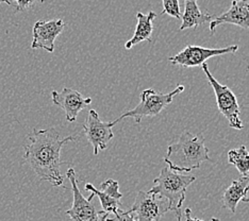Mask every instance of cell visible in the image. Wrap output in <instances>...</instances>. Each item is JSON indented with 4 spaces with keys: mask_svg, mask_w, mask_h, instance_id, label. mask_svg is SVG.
Listing matches in <instances>:
<instances>
[{
    "mask_svg": "<svg viewBox=\"0 0 249 221\" xmlns=\"http://www.w3.org/2000/svg\"><path fill=\"white\" fill-rule=\"evenodd\" d=\"M70 141H76V136L61 138L54 128L36 130L28 134L25 145L24 160L37 177L47 181L53 187L63 186L64 178L61 173V150Z\"/></svg>",
    "mask_w": 249,
    "mask_h": 221,
    "instance_id": "6da1fadb",
    "label": "cell"
},
{
    "mask_svg": "<svg viewBox=\"0 0 249 221\" xmlns=\"http://www.w3.org/2000/svg\"><path fill=\"white\" fill-rule=\"evenodd\" d=\"M212 162L206 146V138L201 133H181L178 141L168 146L164 162L167 167L177 172H189L198 169L203 162Z\"/></svg>",
    "mask_w": 249,
    "mask_h": 221,
    "instance_id": "7a4b0ae2",
    "label": "cell"
},
{
    "mask_svg": "<svg viewBox=\"0 0 249 221\" xmlns=\"http://www.w3.org/2000/svg\"><path fill=\"white\" fill-rule=\"evenodd\" d=\"M194 175H183L177 171L171 170L168 167L163 168L159 177L154 180V187L147 192L159 195L168 202L169 211L178 213L181 211L185 200L186 189L195 182Z\"/></svg>",
    "mask_w": 249,
    "mask_h": 221,
    "instance_id": "3957f363",
    "label": "cell"
},
{
    "mask_svg": "<svg viewBox=\"0 0 249 221\" xmlns=\"http://www.w3.org/2000/svg\"><path fill=\"white\" fill-rule=\"evenodd\" d=\"M183 90L184 86L181 84H178V86L169 93H160L155 89H145L141 94L140 103L133 110L128 111L118 117L114 120V123H118L124 118H133L135 122L140 123L143 117H156L163 110H165L166 106L172 103L173 99Z\"/></svg>",
    "mask_w": 249,
    "mask_h": 221,
    "instance_id": "277c9868",
    "label": "cell"
},
{
    "mask_svg": "<svg viewBox=\"0 0 249 221\" xmlns=\"http://www.w3.org/2000/svg\"><path fill=\"white\" fill-rule=\"evenodd\" d=\"M201 67L203 72L206 73L209 83H210L214 90L215 97H216V104L220 114L227 119L231 128L235 130H242L244 128V124H243L240 117L241 110L234 93L232 92L227 85L220 84L212 76V73L209 70L208 63H203Z\"/></svg>",
    "mask_w": 249,
    "mask_h": 221,
    "instance_id": "5b68a950",
    "label": "cell"
},
{
    "mask_svg": "<svg viewBox=\"0 0 249 221\" xmlns=\"http://www.w3.org/2000/svg\"><path fill=\"white\" fill-rule=\"evenodd\" d=\"M66 178L70 180L73 195L72 205L69 211H66V215L71 218V221H105L107 217L110 216L103 211L98 212L92 200L84 198L79 189L75 170L72 168L67 170Z\"/></svg>",
    "mask_w": 249,
    "mask_h": 221,
    "instance_id": "8992f818",
    "label": "cell"
},
{
    "mask_svg": "<svg viewBox=\"0 0 249 221\" xmlns=\"http://www.w3.org/2000/svg\"><path fill=\"white\" fill-rule=\"evenodd\" d=\"M129 212L134 214L137 221H159L169 207L167 200L159 195L140 190Z\"/></svg>",
    "mask_w": 249,
    "mask_h": 221,
    "instance_id": "52a82bcc",
    "label": "cell"
},
{
    "mask_svg": "<svg viewBox=\"0 0 249 221\" xmlns=\"http://www.w3.org/2000/svg\"><path fill=\"white\" fill-rule=\"evenodd\" d=\"M237 50H239L237 45H232V46L220 49L205 48L201 46L189 45V46H186L184 49L181 50L176 55L171 56L168 61L174 65H179L184 68L196 67L202 65L203 63H207V60L212 58V56L235 53Z\"/></svg>",
    "mask_w": 249,
    "mask_h": 221,
    "instance_id": "ba28073f",
    "label": "cell"
},
{
    "mask_svg": "<svg viewBox=\"0 0 249 221\" xmlns=\"http://www.w3.org/2000/svg\"><path fill=\"white\" fill-rule=\"evenodd\" d=\"M114 121L104 122L95 110H89V115L83 123V131L89 143L93 146L94 154L97 155L99 150H105L109 141L114 137L112 128Z\"/></svg>",
    "mask_w": 249,
    "mask_h": 221,
    "instance_id": "9c48e42d",
    "label": "cell"
},
{
    "mask_svg": "<svg viewBox=\"0 0 249 221\" xmlns=\"http://www.w3.org/2000/svg\"><path fill=\"white\" fill-rule=\"evenodd\" d=\"M65 22L62 19L38 20L32 29L31 49H43L47 52L54 51V41L63 31Z\"/></svg>",
    "mask_w": 249,
    "mask_h": 221,
    "instance_id": "30bf717a",
    "label": "cell"
},
{
    "mask_svg": "<svg viewBox=\"0 0 249 221\" xmlns=\"http://www.w3.org/2000/svg\"><path fill=\"white\" fill-rule=\"evenodd\" d=\"M52 99L54 105H58L65 112L66 120L70 122L76 121L79 113L92 103V98H84L78 90L69 87H64L60 93L53 90Z\"/></svg>",
    "mask_w": 249,
    "mask_h": 221,
    "instance_id": "8fae6325",
    "label": "cell"
},
{
    "mask_svg": "<svg viewBox=\"0 0 249 221\" xmlns=\"http://www.w3.org/2000/svg\"><path fill=\"white\" fill-rule=\"evenodd\" d=\"M230 24L243 29H249V2L248 0H232L231 7L227 12L215 16L210 22L211 33L215 32L217 26Z\"/></svg>",
    "mask_w": 249,
    "mask_h": 221,
    "instance_id": "7c38bea8",
    "label": "cell"
},
{
    "mask_svg": "<svg viewBox=\"0 0 249 221\" xmlns=\"http://www.w3.org/2000/svg\"><path fill=\"white\" fill-rule=\"evenodd\" d=\"M249 191V173L242 175L231 183V185L225 190L223 196L224 207L234 214L236 212V206L241 200L247 197Z\"/></svg>",
    "mask_w": 249,
    "mask_h": 221,
    "instance_id": "4fadbf2b",
    "label": "cell"
},
{
    "mask_svg": "<svg viewBox=\"0 0 249 221\" xmlns=\"http://www.w3.org/2000/svg\"><path fill=\"white\" fill-rule=\"evenodd\" d=\"M157 17L155 12H150L148 14H143L142 12H138L137 19L138 24L133 36L129 39V41L124 45L126 49H131L135 45L142 43L144 41L152 43V31H154V25H152V20Z\"/></svg>",
    "mask_w": 249,
    "mask_h": 221,
    "instance_id": "5bb4252c",
    "label": "cell"
},
{
    "mask_svg": "<svg viewBox=\"0 0 249 221\" xmlns=\"http://www.w3.org/2000/svg\"><path fill=\"white\" fill-rule=\"evenodd\" d=\"M214 17V15L201 12L197 4V0H184V12L181 16L182 24L180 26V30L197 28L205 22L212 21Z\"/></svg>",
    "mask_w": 249,
    "mask_h": 221,
    "instance_id": "9a60e30c",
    "label": "cell"
},
{
    "mask_svg": "<svg viewBox=\"0 0 249 221\" xmlns=\"http://www.w3.org/2000/svg\"><path fill=\"white\" fill-rule=\"evenodd\" d=\"M228 163L233 165L240 174L249 173V151L245 146L232 149L228 152Z\"/></svg>",
    "mask_w": 249,
    "mask_h": 221,
    "instance_id": "2e32d148",
    "label": "cell"
},
{
    "mask_svg": "<svg viewBox=\"0 0 249 221\" xmlns=\"http://www.w3.org/2000/svg\"><path fill=\"white\" fill-rule=\"evenodd\" d=\"M86 190L90 191L92 194H94L95 196H97L99 198L104 213H106L107 215H110V214L114 215L118 211V209H120V206L122 204L121 200H116V199H114V198L110 197L103 190H99L96 188V187L90 183L86 184Z\"/></svg>",
    "mask_w": 249,
    "mask_h": 221,
    "instance_id": "e0dca14e",
    "label": "cell"
},
{
    "mask_svg": "<svg viewBox=\"0 0 249 221\" xmlns=\"http://www.w3.org/2000/svg\"><path fill=\"white\" fill-rule=\"evenodd\" d=\"M101 189L107 195L114 198L116 200H122L123 194L120 191V183L113 179H107L104 183H101Z\"/></svg>",
    "mask_w": 249,
    "mask_h": 221,
    "instance_id": "ac0fdd59",
    "label": "cell"
},
{
    "mask_svg": "<svg viewBox=\"0 0 249 221\" xmlns=\"http://www.w3.org/2000/svg\"><path fill=\"white\" fill-rule=\"evenodd\" d=\"M163 10L161 14H167L177 19H181L179 0H162Z\"/></svg>",
    "mask_w": 249,
    "mask_h": 221,
    "instance_id": "d6986e66",
    "label": "cell"
},
{
    "mask_svg": "<svg viewBox=\"0 0 249 221\" xmlns=\"http://www.w3.org/2000/svg\"><path fill=\"white\" fill-rule=\"evenodd\" d=\"M45 0H4V3H8L15 9L16 12H21L32 7L36 3H44Z\"/></svg>",
    "mask_w": 249,
    "mask_h": 221,
    "instance_id": "ffe728a7",
    "label": "cell"
},
{
    "mask_svg": "<svg viewBox=\"0 0 249 221\" xmlns=\"http://www.w3.org/2000/svg\"><path fill=\"white\" fill-rule=\"evenodd\" d=\"M105 221H137V219H135V216L133 213L129 212V211L124 212V211H122V209L120 208L114 214V216L107 217Z\"/></svg>",
    "mask_w": 249,
    "mask_h": 221,
    "instance_id": "44dd1931",
    "label": "cell"
},
{
    "mask_svg": "<svg viewBox=\"0 0 249 221\" xmlns=\"http://www.w3.org/2000/svg\"><path fill=\"white\" fill-rule=\"evenodd\" d=\"M184 213H185V221H205V220H201V219L192 217V215H191L192 209L189 208V207L185 209ZM176 216H177V220H178V221H181V218H182V212L180 211V212L176 213ZM209 221H220V220H219L218 218H211Z\"/></svg>",
    "mask_w": 249,
    "mask_h": 221,
    "instance_id": "7402d4cb",
    "label": "cell"
},
{
    "mask_svg": "<svg viewBox=\"0 0 249 221\" xmlns=\"http://www.w3.org/2000/svg\"><path fill=\"white\" fill-rule=\"evenodd\" d=\"M242 201H243V202H245V203H249V197L244 198V199H243Z\"/></svg>",
    "mask_w": 249,
    "mask_h": 221,
    "instance_id": "603a6c76",
    "label": "cell"
},
{
    "mask_svg": "<svg viewBox=\"0 0 249 221\" xmlns=\"http://www.w3.org/2000/svg\"><path fill=\"white\" fill-rule=\"evenodd\" d=\"M2 2H4V0H0V3H2Z\"/></svg>",
    "mask_w": 249,
    "mask_h": 221,
    "instance_id": "cb8c5ba5",
    "label": "cell"
},
{
    "mask_svg": "<svg viewBox=\"0 0 249 221\" xmlns=\"http://www.w3.org/2000/svg\"><path fill=\"white\" fill-rule=\"evenodd\" d=\"M247 71H248V72H249V67H248V68H247Z\"/></svg>",
    "mask_w": 249,
    "mask_h": 221,
    "instance_id": "d4e9b609",
    "label": "cell"
}]
</instances>
